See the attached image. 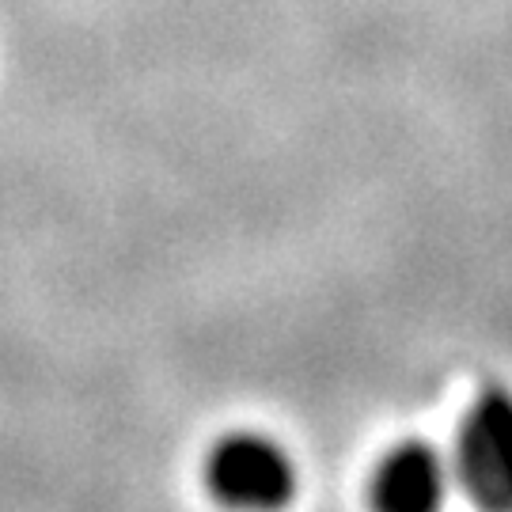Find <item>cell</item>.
Wrapping results in <instances>:
<instances>
[{"label": "cell", "instance_id": "6da1fadb", "mask_svg": "<svg viewBox=\"0 0 512 512\" xmlns=\"http://www.w3.org/2000/svg\"><path fill=\"white\" fill-rule=\"evenodd\" d=\"M456 475L482 509H512V391L486 387L471 403L456 444Z\"/></svg>", "mask_w": 512, "mask_h": 512}, {"label": "cell", "instance_id": "7a4b0ae2", "mask_svg": "<svg viewBox=\"0 0 512 512\" xmlns=\"http://www.w3.org/2000/svg\"><path fill=\"white\" fill-rule=\"evenodd\" d=\"M205 486L232 509H277L293 497L296 467L277 440L243 429L209 448Z\"/></svg>", "mask_w": 512, "mask_h": 512}, {"label": "cell", "instance_id": "3957f363", "mask_svg": "<svg viewBox=\"0 0 512 512\" xmlns=\"http://www.w3.org/2000/svg\"><path fill=\"white\" fill-rule=\"evenodd\" d=\"M452 486V467L425 440L395 444L376 463L372 505L384 512H429L437 509Z\"/></svg>", "mask_w": 512, "mask_h": 512}]
</instances>
